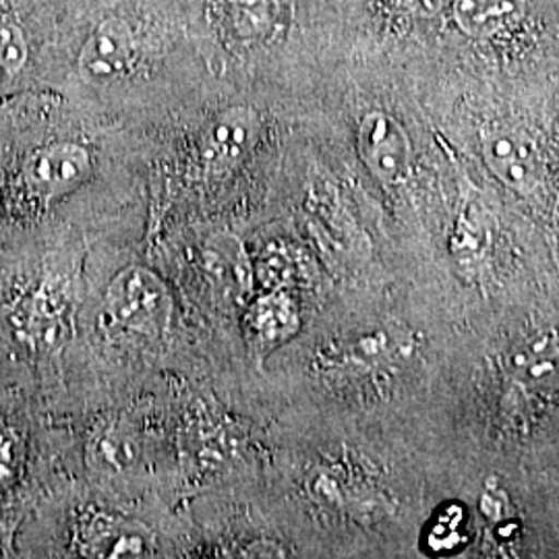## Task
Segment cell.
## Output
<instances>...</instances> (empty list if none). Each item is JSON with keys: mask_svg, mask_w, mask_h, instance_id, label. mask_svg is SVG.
Instances as JSON below:
<instances>
[{"mask_svg": "<svg viewBox=\"0 0 559 559\" xmlns=\"http://www.w3.org/2000/svg\"><path fill=\"white\" fill-rule=\"evenodd\" d=\"M506 371L526 394L547 396L559 388V344L554 334L520 340L510 350Z\"/></svg>", "mask_w": 559, "mask_h": 559, "instance_id": "obj_8", "label": "cell"}, {"mask_svg": "<svg viewBox=\"0 0 559 559\" xmlns=\"http://www.w3.org/2000/svg\"><path fill=\"white\" fill-rule=\"evenodd\" d=\"M355 143L362 166L390 191L411 187L419 175V141L402 112L373 104L359 112Z\"/></svg>", "mask_w": 559, "mask_h": 559, "instance_id": "obj_3", "label": "cell"}, {"mask_svg": "<svg viewBox=\"0 0 559 559\" xmlns=\"http://www.w3.org/2000/svg\"><path fill=\"white\" fill-rule=\"evenodd\" d=\"M27 60V44L17 25H0V90L20 78Z\"/></svg>", "mask_w": 559, "mask_h": 559, "instance_id": "obj_11", "label": "cell"}, {"mask_svg": "<svg viewBox=\"0 0 559 559\" xmlns=\"http://www.w3.org/2000/svg\"><path fill=\"white\" fill-rule=\"evenodd\" d=\"M260 115L249 106H235L212 122L205 135L203 156L210 166H233L255 145L260 135Z\"/></svg>", "mask_w": 559, "mask_h": 559, "instance_id": "obj_9", "label": "cell"}, {"mask_svg": "<svg viewBox=\"0 0 559 559\" xmlns=\"http://www.w3.org/2000/svg\"><path fill=\"white\" fill-rule=\"evenodd\" d=\"M429 62L496 83H558L556 2L452 0L438 57Z\"/></svg>", "mask_w": 559, "mask_h": 559, "instance_id": "obj_1", "label": "cell"}, {"mask_svg": "<svg viewBox=\"0 0 559 559\" xmlns=\"http://www.w3.org/2000/svg\"><path fill=\"white\" fill-rule=\"evenodd\" d=\"M226 4L230 7V11L237 15V20H245V25L255 32H267L272 29L274 20H276V11L272 0H226Z\"/></svg>", "mask_w": 559, "mask_h": 559, "instance_id": "obj_13", "label": "cell"}, {"mask_svg": "<svg viewBox=\"0 0 559 559\" xmlns=\"http://www.w3.org/2000/svg\"><path fill=\"white\" fill-rule=\"evenodd\" d=\"M0 332L29 355L48 353L64 340V297L44 280L15 293L0 307Z\"/></svg>", "mask_w": 559, "mask_h": 559, "instance_id": "obj_5", "label": "cell"}, {"mask_svg": "<svg viewBox=\"0 0 559 559\" xmlns=\"http://www.w3.org/2000/svg\"><path fill=\"white\" fill-rule=\"evenodd\" d=\"M108 323L127 334L156 338L173 316V299L154 272L147 267H127L110 282L104 299Z\"/></svg>", "mask_w": 559, "mask_h": 559, "instance_id": "obj_4", "label": "cell"}, {"mask_svg": "<svg viewBox=\"0 0 559 559\" xmlns=\"http://www.w3.org/2000/svg\"><path fill=\"white\" fill-rule=\"evenodd\" d=\"M450 7L452 0H365L371 36L404 67L438 57Z\"/></svg>", "mask_w": 559, "mask_h": 559, "instance_id": "obj_2", "label": "cell"}, {"mask_svg": "<svg viewBox=\"0 0 559 559\" xmlns=\"http://www.w3.org/2000/svg\"><path fill=\"white\" fill-rule=\"evenodd\" d=\"M135 59L131 27L119 20L102 21L81 48L80 73L87 83H110L127 75Z\"/></svg>", "mask_w": 559, "mask_h": 559, "instance_id": "obj_7", "label": "cell"}, {"mask_svg": "<svg viewBox=\"0 0 559 559\" xmlns=\"http://www.w3.org/2000/svg\"><path fill=\"white\" fill-rule=\"evenodd\" d=\"M290 307L286 300L272 297L261 300L260 307L255 309V332L263 340H276L290 330Z\"/></svg>", "mask_w": 559, "mask_h": 559, "instance_id": "obj_12", "label": "cell"}, {"mask_svg": "<svg viewBox=\"0 0 559 559\" xmlns=\"http://www.w3.org/2000/svg\"><path fill=\"white\" fill-rule=\"evenodd\" d=\"M92 175L90 152L71 141L34 150L21 166V187L29 200H59L75 191Z\"/></svg>", "mask_w": 559, "mask_h": 559, "instance_id": "obj_6", "label": "cell"}, {"mask_svg": "<svg viewBox=\"0 0 559 559\" xmlns=\"http://www.w3.org/2000/svg\"><path fill=\"white\" fill-rule=\"evenodd\" d=\"M87 539V549L98 558H143L152 547L150 535L129 522H104Z\"/></svg>", "mask_w": 559, "mask_h": 559, "instance_id": "obj_10", "label": "cell"}]
</instances>
